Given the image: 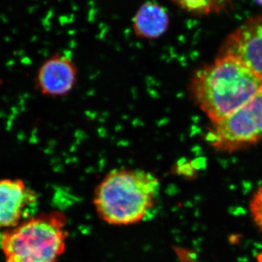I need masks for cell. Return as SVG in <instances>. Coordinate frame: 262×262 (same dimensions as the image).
<instances>
[{
    "mask_svg": "<svg viewBox=\"0 0 262 262\" xmlns=\"http://www.w3.org/2000/svg\"><path fill=\"white\" fill-rule=\"evenodd\" d=\"M65 215L51 211L31 217L0 234L5 262H58L67 246Z\"/></svg>",
    "mask_w": 262,
    "mask_h": 262,
    "instance_id": "obj_3",
    "label": "cell"
},
{
    "mask_svg": "<svg viewBox=\"0 0 262 262\" xmlns=\"http://www.w3.org/2000/svg\"><path fill=\"white\" fill-rule=\"evenodd\" d=\"M262 89V77L237 58L220 55L192 76L189 93L211 124L241 107Z\"/></svg>",
    "mask_w": 262,
    "mask_h": 262,
    "instance_id": "obj_1",
    "label": "cell"
},
{
    "mask_svg": "<svg viewBox=\"0 0 262 262\" xmlns=\"http://www.w3.org/2000/svg\"><path fill=\"white\" fill-rule=\"evenodd\" d=\"M249 211L255 225L262 232V185L258 188L250 201Z\"/></svg>",
    "mask_w": 262,
    "mask_h": 262,
    "instance_id": "obj_10",
    "label": "cell"
},
{
    "mask_svg": "<svg viewBox=\"0 0 262 262\" xmlns=\"http://www.w3.org/2000/svg\"><path fill=\"white\" fill-rule=\"evenodd\" d=\"M220 55L237 58L262 77V14L250 18L229 34Z\"/></svg>",
    "mask_w": 262,
    "mask_h": 262,
    "instance_id": "obj_5",
    "label": "cell"
},
{
    "mask_svg": "<svg viewBox=\"0 0 262 262\" xmlns=\"http://www.w3.org/2000/svg\"><path fill=\"white\" fill-rule=\"evenodd\" d=\"M182 9L196 14H211L223 10L231 0H170Z\"/></svg>",
    "mask_w": 262,
    "mask_h": 262,
    "instance_id": "obj_9",
    "label": "cell"
},
{
    "mask_svg": "<svg viewBox=\"0 0 262 262\" xmlns=\"http://www.w3.org/2000/svg\"><path fill=\"white\" fill-rule=\"evenodd\" d=\"M206 140L215 151L226 153L262 141V89L234 113L211 124Z\"/></svg>",
    "mask_w": 262,
    "mask_h": 262,
    "instance_id": "obj_4",
    "label": "cell"
},
{
    "mask_svg": "<svg viewBox=\"0 0 262 262\" xmlns=\"http://www.w3.org/2000/svg\"><path fill=\"white\" fill-rule=\"evenodd\" d=\"M160 190L159 179L149 171L115 169L95 189L94 206L99 218L108 225H136L154 208Z\"/></svg>",
    "mask_w": 262,
    "mask_h": 262,
    "instance_id": "obj_2",
    "label": "cell"
},
{
    "mask_svg": "<svg viewBox=\"0 0 262 262\" xmlns=\"http://www.w3.org/2000/svg\"><path fill=\"white\" fill-rule=\"evenodd\" d=\"M36 193L20 179L0 180V229L21 223L24 212L37 202Z\"/></svg>",
    "mask_w": 262,
    "mask_h": 262,
    "instance_id": "obj_7",
    "label": "cell"
},
{
    "mask_svg": "<svg viewBox=\"0 0 262 262\" xmlns=\"http://www.w3.org/2000/svg\"><path fill=\"white\" fill-rule=\"evenodd\" d=\"M78 70L73 60L56 53L41 66L36 78V88L50 97H63L70 94L77 83Z\"/></svg>",
    "mask_w": 262,
    "mask_h": 262,
    "instance_id": "obj_6",
    "label": "cell"
},
{
    "mask_svg": "<svg viewBox=\"0 0 262 262\" xmlns=\"http://www.w3.org/2000/svg\"><path fill=\"white\" fill-rule=\"evenodd\" d=\"M170 18L161 5L147 2L141 5L133 18V29L141 39H156L168 31Z\"/></svg>",
    "mask_w": 262,
    "mask_h": 262,
    "instance_id": "obj_8",
    "label": "cell"
}]
</instances>
